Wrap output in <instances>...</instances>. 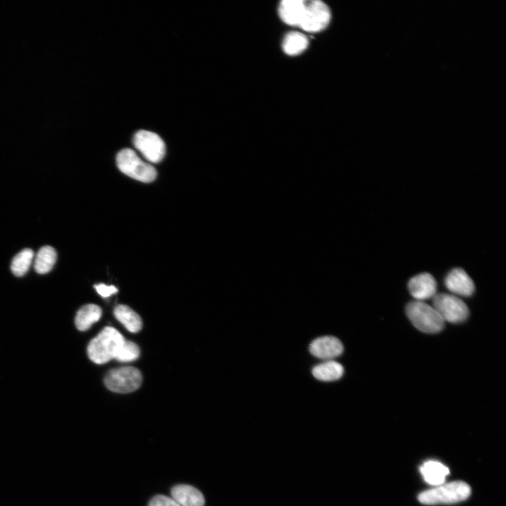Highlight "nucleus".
Returning <instances> with one entry per match:
<instances>
[{
  "mask_svg": "<svg viewBox=\"0 0 506 506\" xmlns=\"http://www.w3.org/2000/svg\"><path fill=\"white\" fill-rule=\"evenodd\" d=\"M117 164L122 173L144 183L152 182L157 176L155 167L142 160L136 152L130 148H125L119 152L117 156Z\"/></svg>",
  "mask_w": 506,
  "mask_h": 506,
  "instance_id": "4",
  "label": "nucleus"
},
{
  "mask_svg": "<svg viewBox=\"0 0 506 506\" xmlns=\"http://www.w3.org/2000/svg\"><path fill=\"white\" fill-rule=\"evenodd\" d=\"M34 252L29 248L24 249L18 252L13 259L11 268L16 276L24 275L32 264Z\"/></svg>",
  "mask_w": 506,
  "mask_h": 506,
  "instance_id": "20",
  "label": "nucleus"
},
{
  "mask_svg": "<svg viewBox=\"0 0 506 506\" xmlns=\"http://www.w3.org/2000/svg\"><path fill=\"white\" fill-rule=\"evenodd\" d=\"M408 287L410 294L416 301H423L433 298L436 294L437 285L434 277L423 273L415 275L408 282Z\"/></svg>",
  "mask_w": 506,
  "mask_h": 506,
  "instance_id": "9",
  "label": "nucleus"
},
{
  "mask_svg": "<svg viewBox=\"0 0 506 506\" xmlns=\"http://www.w3.org/2000/svg\"><path fill=\"white\" fill-rule=\"evenodd\" d=\"M343 345L335 337L325 336L315 339L309 346L311 353L322 359H332L341 355Z\"/></svg>",
  "mask_w": 506,
  "mask_h": 506,
  "instance_id": "11",
  "label": "nucleus"
},
{
  "mask_svg": "<svg viewBox=\"0 0 506 506\" xmlns=\"http://www.w3.org/2000/svg\"><path fill=\"white\" fill-rule=\"evenodd\" d=\"M470 486L461 481L443 483L418 495V500L424 505L452 504L467 499Z\"/></svg>",
  "mask_w": 506,
  "mask_h": 506,
  "instance_id": "2",
  "label": "nucleus"
},
{
  "mask_svg": "<svg viewBox=\"0 0 506 506\" xmlns=\"http://www.w3.org/2000/svg\"><path fill=\"white\" fill-rule=\"evenodd\" d=\"M94 287L97 292L103 297H108L118 291L117 288L114 285L98 284Z\"/></svg>",
  "mask_w": 506,
  "mask_h": 506,
  "instance_id": "23",
  "label": "nucleus"
},
{
  "mask_svg": "<svg viewBox=\"0 0 506 506\" xmlns=\"http://www.w3.org/2000/svg\"><path fill=\"white\" fill-rule=\"evenodd\" d=\"M172 498L180 506H204L202 493L193 486L185 484L175 486L171 491Z\"/></svg>",
  "mask_w": 506,
  "mask_h": 506,
  "instance_id": "12",
  "label": "nucleus"
},
{
  "mask_svg": "<svg viewBox=\"0 0 506 506\" xmlns=\"http://www.w3.org/2000/svg\"><path fill=\"white\" fill-rule=\"evenodd\" d=\"M330 18V8L325 3L318 0L305 1L299 27L306 32H320L327 27Z\"/></svg>",
  "mask_w": 506,
  "mask_h": 506,
  "instance_id": "7",
  "label": "nucleus"
},
{
  "mask_svg": "<svg viewBox=\"0 0 506 506\" xmlns=\"http://www.w3.org/2000/svg\"><path fill=\"white\" fill-rule=\"evenodd\" d=\"M57 254L53 247L44 246L37 252L34 259V269L39 274L49 272L56 261Z\"/></svg>",
  "mask_w": 506,
  "mask_h": 506,
  "instance_id": "18",
  "label": "nucleus"
},
{
  "mask_svg": "<svg viewBox=\"0 0 506 506\" xmlns=\"http://www.w3.org/2000/svg\"><path fill=\"white\" fill-rule=\"evenodd\" d=\"M406 312L413 325L420 331L434 334L441 331L445 321L431 305L421 301L408 303Z\"/></svg>",
  "mask_w": 506,
  "mask_h": 506,
  "instance_id": "3",
  "label": "nucleus"
},
{
  "mask_svg": "<svg viewBox=\"0 0 506 506\" xmlns=\"http://www.w3.org/2000/svg\"><path fill=\"white\" fill-rule=\"evenodd\" d=\"M312 374L316 379L321 381H335L342 377L344 368L335 361H327L314 366L312 369Z\"/></svg>",
  "mask_w": 506,
  "mask_h": 506,
  "instance_id": "16",
  "label": "nucleus"
},
{
  "mask_svg": "<svg viewBox=\"0 0 506 506\" xmlns=\"http://www.w3.org/2000/svg\"><path fill=\"white\" fill-rule=\"evenodd\" d=\"M140 354L138 346L131 341H124L119 349L115 359L121 362L136 360Z\"/></svg>",
  "mask_w": 506,
  "mask_h": 506,
  "instance_id": "21",
  "label": "nucleus"
},
{
  "mask_svg": "<svg viewBox=\"0 0 506 506\" xmlns=\"http://www.w3.org/2000/svg\"><path fill=\"white\" fill-rule=\"evenodd\" d=\"M305 6V1L284 0L280 3L278 13L281 20L286 24L299 26Z\"/></svg>",
  "mask_w": 506,
  "mask_h": 506,
  "instance_id": "14",
  "label": "nucleus"
},
{
  "mask_svg": "<svg viewBox=\"0 0 506 506\" xmlns=\"http://www.w3.org/2000/svg\"><path fill=\"white\" fill-rule=\"evenodd\" d=\"M101 309L93 304L83 306L77 311L75 316V325L80 331L88 330L93 323L97 322L101 317Z\"/></svg>",
  "mask_w": 506,
  "mask_h": 506,
  "instance_id": "15",
  "label": "nucleus"
},
{
  "mask_svg": "<svg viewBox=\"0 0 506 506\" xmlns=\"http://www.w3.org/2000/svg\"><path fill=\"white\" fill-rule=\"evenodd\" d=\"M114 315L129 332H137L142 327L141 317L128 306H116L114 309Z\"/></svg>",
  "mask_w": 506,
  "mask_h": 506,
  "instance_id": "17",
  "label": "nucleus"
},
{
  "mask_svg": "<svg viewBox=\"0 0 506 506\" xmlns=\"http://www.w3.org/2000/svg\"><path fill=\"white\" fill-rule=\"evenodd\" d=\"M135 148L148 162L157 163L165 154V144L163 140L155 133L140 130L134 136Z\"/></svg>",
  "mask_w": 506,
  "mask_h": 506,
  "instance_id": "8",
  "label": "nucleus"
},
{
  "mask_svg": "<svg viewBox=\"0 0 506 506\" xmlns=\"http://www.w3.org/2000/svg\"><path fill=\"white\" fill-rule=\"evenodd\" d=\"M432 306L444 321L452 323H462L469 316V309L467 304L454 294H436L433 297Z\"/></svg>",
  "mask_w": 506,
  "mask_h": 506,
  "instance_id": "5",
  "label": "nucleus"
},
{
  "mask_svg": "<svg viewBox=\"0 0 506 506\" xmlns=\"http://www.w3.org/2000/svg\"><path fill=\"white\" fill-rule=\"evenodd\" d=\"M124 341L122 334L116 329L106 327L89 344L88 356L97 364L107 363L115 358Z\"/></svg>",
  "mask_w": 506,
  "mask_h": 506,
  "instance_id": "1",
  "label": "nucleus"
},
{
  "mask_svg": "<svg viewBox=\"0 0 506 506\" xmlns=\"http://www.w3.org/2000/svg\"><path fill=\"white\" fill-rule=\"evenodd\" d=\"M148 506H180L172 498L164 495L154 496L149 502Z\"/></svg>",
  "mask_w": 506,
  "mask_h": 506,
  "instance_id": "22",
  "label": "nucleus"
},
{
  "mask_svg": "<svg viewBox=\"0 0 506 506\" xmlns=\"http://www.w3.org/2000/svg\"><path fill=\"white\" fill-rule=\"evenodd\" d=\"M308 44V39L304 34L291 32L285 35L283 41V48L286 54L295 56L303 52Z\"/></svg>",
  "mask_w": 506,
  "mask_h": 506,
  "instance_id": "19",
  "label": "nucleus"
},
{
  "mask_svg": "<svg viewBox=\"0 0 506 506\" xmlns=\"http://www.w3.org/2000/svg\"><path fill=\"white\" fill-rule=\"evenodd\" d=\"M141 382L140 370L129 366L111 370L104 378L106 387L117 393L134 391L141 386Z\"/></svg>",
  "mask_w": 506,
  "mask_h": 506,
  "instance_id": "6",
  "label": "nucleus"
},
{
  "mask_svg": "<svg viewBox=\"0 0 506 506\" xmlns=\"http://www.w3.org/2000/svg\"><path fill=\"white\" fill-rule=\"evenodd\" d=\"M420 471L424 480L434 486L443 484L450 473L448 467L436 460L424 462L420 467Z\"/></svg>",
  "mask_w": 506,
  "mask_h": 506,
  "instance_id": "13",
  "label": "nucleus"
},
{
  "mask_svg": "<svg viewBox=\"0 0 506 506\" xmlns=\"http://www.w3.org/2000/svg\"><path fill=\"white\" fill-rule=\"evenodd\" d=\"M445 285L453 294L462 297L472 295L475 289L472 279L460 268H454L448 273Z\"/></svg>",
  "mask_w": 506,
  "mask_h": 506,
  "instance_id": "10",
  "label": "nucleus"
}]
</instances>
